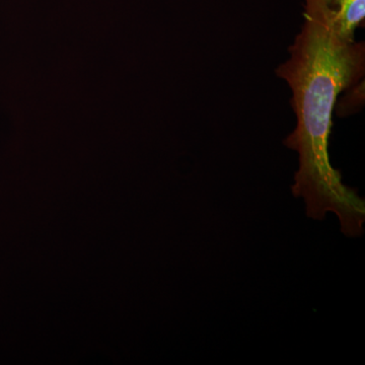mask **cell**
Instances as JSON below:
<instances>
[{"instance_id": "1", "label": "cell", "mask_w": 365, "mask_h": 365, "mask_svg": "<svg viewBox=\"0 0 365 365\" xmlns=\"http://www.w3.org/2000/svg\"><path fill=\"white\" fill-rule=\"evenodd\" d=\"M304 2V24L288 48L289 59L276 69L292 91L297 117L294 130L283 141L299 157L292 191L304 199L309 218L322 220L332 212L343 234L359 237L365 202L333 167L329 143L338 98L364 81L365 44L341 37L323 0Z\"/></svg>"}, {"instance_id": "2", "label": "cell", "mask_w": 365, "mask_h": 365, "mask_svg": "<svg viewBox=\"0 0 365 365\" xmlns=\"http://www.w3.org/2000/svg\"><path fill=\"white\" fill-rule=\"evenodd\" d=\"M336 31L346 40L354 39L356 29L364 26L365 0H323Z\"/></svg>"}, {"instance_id": "3", "label": "cell", "mask_w": 365, "mask_h": 365, "mask_svg": "<svg viewBox=\"0 0 365 365\" xmlns=\"http://www.w3.org/2000/svg\"><path fill=\"white\" fill-rule=\"evenodd\" d=\"M347 97L342 98V102L340 105H336V109L338 111L340 110H344L343 115L348 114V113H352L354 111L355 108L361 107L364 103V81L361 83H357L356 86L347 90ZM335 109V110H336Z\"/></svg>"}]
</instances>
